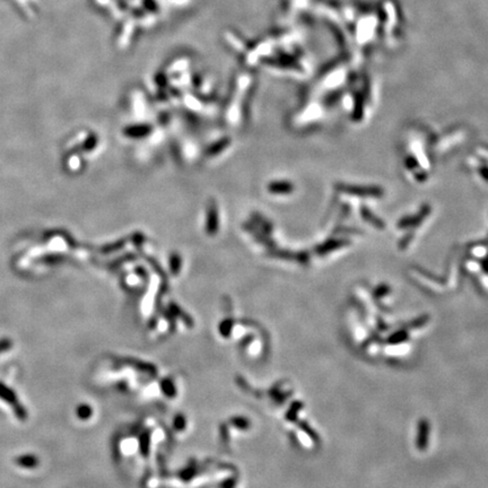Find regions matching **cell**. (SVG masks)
<instances>
[{
	"label": "cell",
	"instance_id": "obj_3",
	"mask_svg": "<svg viewBox=\"0 0 488 488\" xmlns=\"http://www.w3.org/2000/svg\"><path fill=\"white\" fill-rule=\"evenodd\" d=\"M11 408H12V412H14V415H15V417L17 418V420L21 421V422L27 420V417H28L27 410L20 403L16 404L15 406H12Z\"/></svg>",
	"mask_w": 488,
	"mask_h": 488
},
{
	"label": "cell",
	"instance_id": "obj_1",
	"mask_svg": "<svg viewBox=\"0 0 488 488\" xmlns=\"http://www.w3.org/2000/svg\"><path fill=\"white\" fill-rule=\"evenodd\" d=\"M15 465L19 466L20 468L25 469H34L40 466V459L35 455L32 453H25L15 458Z\"/></svg>",
	"mask_w": 488,
	"mask_h": 488
},
{
	"label": "cell",
	"instance_id": "obj_2",
	"mask_svg": "<svg viewBox=\"0 0 488 488\" xmlns=\"http://www.w3.org/2000/svg\"><path fill=\"white\" fill-rule=\"evenodd\" d=\"M0 400L5 401L8 405H11V407L19 403L16 392L3 382H0Z\"/></svg>",
	"mask_w": 488,
	"mask_h": 488
},
{
	"label": "cell",
	"instance_id": "obj_4",
	"mask_svg": "<svg viewBox=\"0 0 488 488\" xmlns=\"http://www.w3.org/2000/svg\"><path fill=\"white\" fill-rule=\"evenodd\" d=\"M12 348V340L9 338H1L0 339V354H3L5 352L10 351Z\"/></svg>",
	"mask_w": 488,
	"mask_h": 488
},
{
	"label": "cell",
	"instance_id": "obj_5",
	"mask_svg": "<svg viewBox=\"0 0 488 488\" xmlns=\"http://www.w3.org/2000/svg\"><path fill=\"white\" fill-rule=\"evenodd\" d=\"M77 415H78L79 418H83V420L86 417H88V415H89L88 406H85V405L79 406L78 409H77Z\"/></svg>",
	"mask_w": 488,
	"mask_h": 488
}]
</instances>
